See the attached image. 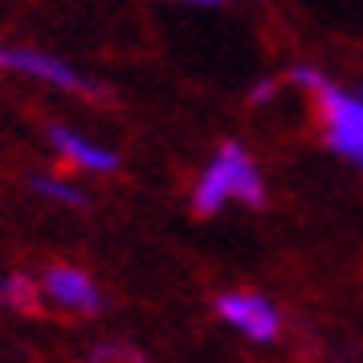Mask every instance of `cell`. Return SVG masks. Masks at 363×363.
Masks as SVG:
<instances>
[{
	"label": "cell",
	"instance_id": "cell-1",
	"mask_svg": "<svg viewBox=\"0 0 363 363\" xmlns=\"http://www.w3.org/2000/svg\"><path fill=\"white\" fill-rule=\"evenodd\" d=\"M294 82H302L314 94V102H318L327 147L339 151L355 167H363V99L351 94V90H343V86L327 82L314 69H294Z\"/></svg>",
	"mask_w": 363,
	"mask_h": 363
},
{
	"label": "cell",
	"instance_id": "cell-2",
	"mask_svg": "<svg viewBox=\"0 0 363 363\" xmlns=\"http://www.w3.org/2000/svg\"><path fill=\"white\" fill-rule=\"evenodd\" d=\"M225 200H245L253 208H262L265 200L262 172H257V164L249 160V151L241 143H225L216 151V160L208 164V172L196 184L192 204H196V213H216Z\"/></svg>",
	"mask_w": 363,
	"mask_h": 363
},
{
	"label": "cell",
	"instance_id": "cell-3",
	"mask_svg": "<svg viewBox=\"0 0 363 363\" xmlns=\"http://www.w3.org/2000/svg\"><path fill=\"white\" fill-rule=\"evenodd\" d=\"M0 69H21V74H33V78H45V82L62 86V90H78V94L102 99V86L86 82L78 69H69L66 62H57L50 53H29V50H9V45H0Z\"/></svg>",
	"mask_w": 363,
	"mask_h": 363
},
{
	"label": "cell",
	"instance_id": "cell-4",
	"mask_svg": "<svg viewBox=\"0 0 363 363\" xmlns=\"http://www.w3.org/2000/svg\"><path fill=\"white\" fill-rule=\"evenodd\" d=\"M216 311H220L225 323H233L237 330H245L249 339H257V343L274 339L278 327H281L274 302L262 298V294H220L216 298Z\"/></svg>",
	"mask_w": 363,
	"mask_h": 363
},
{
	"label": "cell",
	"instance_id": "cell-5",
	"mask_svg": "<svg viewBox=\"0 0 363 363\" xmlns=\"http://www.w3.org/2000/svg\"><path fill=\"white\" fill-rule=\"evenodd\" d=\"M45 294H50L57 306H66V311L94 314L102 306L99 286L86 278L82 269H74V265H53L50 274H45Z\"/></svg>",
	"mask_w": 363,
	"mask_h": 363
},
{
	"label": "cell",
	"instance_id": "cell-6",
	"mask_svg": "<svg viewBox=\"0 0 363 363\" xmlns=\"http://www.w3.org/2000/svg\"><path fill=\"white\" fill-rule=\"evenodd\" d=\"M50 139H53V147L62 151L69 164L86 167V172H115L118 167L115 151H106V147H99V143H90V139H82V135H74L69 127H53Z\"/></svg>",
	"mask_w": 363,
	"mask_h": 363
},
{
	"label": "cell",
	"instance_id": "cell-7",
	"mask_svg": "<svg viewBox=\"0 0 363 363\" xmlns=\"http://www.w3.org/2000/svg\"><path fill=\"white\" fill-rule=\"evenodd\" d=\"M33 192L57 200V204H74V208H82V204H86V192H82V188H74V184H66V180H53V176H37V180H33Z\"/></svg>",
	"mask_w": 363,
	"mask_h": 363
},
{
	"label": "cell",
	"instance_id": "cell-8",
	"mask_svg": "<svg viewBox=\"0 0 363 363\" xmlns=\"http://www.w3.org/2000/svg\"><path fill=\"white\" fill-rule=\"evenodd\" d=\"M0 298H9L13 306H21V311H29V306H37V298H41V290H37L33 278H25V274H13V278L0 286Z\"/></svg>",
	"mask_w": 363,
	"mask_h": 363
},
{
	"label": "cell",
	"instance_id": "cell-9",
	"mask_svg": "<svg viewBox=\"0 0 363 363\" xmlns=\"http://www.w3.org/2000/svg\"><path fill=\"white\" fill-rule=\"evenodd\" d=\"M90 363H147V359L127 343H106V347H99V351L90 355Z\"/></svg>",
	"mask_w": 363,
	"mask_h": 363
},
{
	"label": "cell",
	"instance_id": "cell-10",
	"mask_svg": "<svg viewBox=\"0 0 363 363\" xmlns=\"http://www.w3.org/2000/svg\"><path fill=\"white\" fill-rule=\"evenodd\" d=\"M274 90H278V82H262V86H253V90H249V99L265 102V99H274Z\"/></svg>",
	"mask_w": 363,
	"mask_h": 363
},
{
	"label": "cell",
	"instance_id": "cell-11",
	"mask_svg": "<svg viewBox=\"0 0 363 363\" xmlns=\"http://www.w3.org/2000/svg\"><path fill=\"white\" fill-rule=\"evenodd\" d=\"M196 4H220V0H196Z\"/></svg>",
	"mask_w": 363,
	"mask_h": 363
}]
</instances>
